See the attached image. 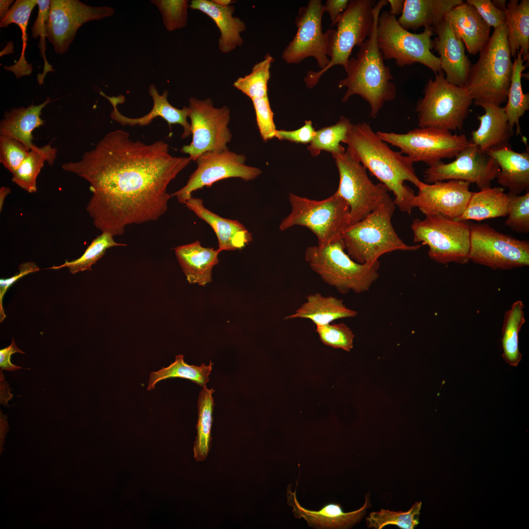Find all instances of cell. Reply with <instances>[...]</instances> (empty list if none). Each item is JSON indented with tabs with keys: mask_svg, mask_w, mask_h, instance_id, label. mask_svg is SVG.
Masks as SVG:
<instances>
[{
	"mask_svg": "<svg viewBox=\"0 0 529 529\" xmlns=\"http://www.w3.org/2000/svg\"><path fill=\"white\" fill-rule=\"evenodd\" d=\"M289 201L291 211L281 222V231L295 226L306 227L315 235L319 246L342 239L343 231L349 224L350 209L347 202L336 192L321 200L289 192Z\"/></svg>",
	"mask_w": 529,
	"mask_h": 529,
	"instance_id": "52a82bcc",
	"label": "cell"
},
{
	"mask_svg": "<svg viewBox=\"0 0 529 529\" xmlns=\"http://www.w3.org/2000/svg\"><path fill=\"white\" fill-rule=\"evenodd\" d=\"M214 392L212 388L208 389L204 386L199 395L197 436L193 449L194 457L198 460H204L209 451L214 405L212 397Z\"/></svg>",
	"mask_w": 529,
	"mask_h": 529,
	"instance_id": "ab89813d",
	"label": "cell"
},
{
	"mask_svg": "<svg viewBox=\"0 0 529 529\" xmlns=\"http://www.w3.org/2000/svg\"><path fill=\"white\" fill-rule=\"evenodd\" d=\"M421 503H415L406 511H394L381 509L371 512L366 518L367 526L382 529L388 525H394L402 529H413L419 524Z\"/></svg>",
	"mask_w": 529,
	"mask_h": 529,
	"instance_id": "ee69618b",
	"label": "cell"
},
{
	"mask_svg": "<svg viewBox=\"0 0 529 529\" xmlns=\"http://www.w3.org/2000/svg\"><path fill=\"white\" fill-rule=\"evenodd\" d=\"M38 12L36 20L31 28L32 37L36 39L40 37L39 48L42 57L44 60V71L41 74H38L37 80L39 85H42L46 74L54 70L48 62L45 54L46 49V39L47 38V24L48 19L50 11V0H37Z\"/></svg>",
	"mask_w": 529,
	"mask_h": 529,
	"instance_id": "bcb514c9",
	"label": "cell"
},
{
	"mask_svg": "<svg viewBox=\"0 0 529 529\" xmlns=\"http://www.w3.org/2000/svg\"><path fill=\"white\" fill-rule=\"evenodd\" d=\"M315 330L321 341L326 345L347 352L353 347L355 336L351 329L343 323L316 326Z\"/></svg>",
	"mask_w": 529,
	"mask_h": 529,
	"instance_id": "f6af8a7d",
	"label": "cell"
},
{
	"mask_svg": "<svg viewBox=\"0 0 529 529\" xmlns=\"http://www.w3.org/2000/svg\"><path fill=\"white\" fill-rule=\"evenodd\" d=\"M185 204L213 229L217 238L220 252L241 249L252 240V234L242 224L212 212L205 208L201 198L192 196Z\"/></svg>",
	"mask_w": 529,
	"mask_h": 529,
	"instance_id": "d4e9b609",
	"label": "cell"
},
{
	"mask_svg": "<svg viewBox=\"0 0 529 529\" xmlns=\"http://www.w3.org/2000/svg\"><path fill=\"white\" fill-rule=\"evenodd\" d=\"M29 150L19 141L0 135V163L12 174L20 167Z\"/></svg>",
	"mask_w": 529,
	"mask_h": 529,
	"instance_id": "681fc988",
	"label": "cell"
},
{
	"mask_svg": "<svg viewBox=\"0 0 529 529\" xmlns=\"http://www.w3.org/2000/svg\"><path fill=\"white\" fill-rule=\"evenodd\" d=\"M189 7L204 13L216 24L220 31L218 47L223 53H228L242 45L243 40L240 33L246 30L245 23L233 16L235 7L231 4L222 7L212 0H192Z\"/></svg>",
	"mask_w": 529,
	"mask_h": 529,
	"instance_id": "4316f807",
	"label": "cell"
},
{
	"mask_svg": "<svg viewBox=\"0 0 529 529\" xmlns=\"http://www.w3.org/2000/svg\"><path fill=\"white\" fill-rule=\"evenodd\" d=\"M188 107L192 141L181 148V152L196 161L204 153L228 150L227 144L232 137L228 128L230 112L228 107H215L210 98L192 97Z\"/></svg>",
	"mask_w": 529,
	"mask_h": 529,
	"instance_id": "5bb4252c",
	"label": "cell"
},
{
	"mask_svg": "<svg viewBox=\"0 0 529 529\" xmlns=\"http://www.w3.org/2000/svg\"><path fill=\"white\" fill-rule=\"evenodd\" d=\"M11 192V189L7 187L2 186L0 188V211H1L4 201L7 195Z\"/></svg>",
	"mask_w": 529,
	"mask_h": 529,
	"instance_id": "91938a15",
	"label": "cell"
},
{
	"mask_svg": "<svg viewBox=\"0 0 529 529\" xmlns=\"http://www.w3.org/2000/svg\"><path fill=\"white\" fill-rule=\"evenodd\" d=\"M349 119L341 116L335 124L322 128L316 131L315 136L308 146V149L313 156H317L322 151L331 152L332 154L345 151L341 143H344L351 125Z\"/></svg>",
	"mask_w": 529,
	"mask_h": 529,
	"instance_id": "60d3db41",
	"label": "cell"
},
{
	"mask_svg": "<svg viewBox=\"0 0 529 529\" xmlns=\"http://www.w3.org/2000/svg\"><path fill=\"white\" fill-rule=\"evenodd\" d=\"M506 28L511 57L521 52L524 61L529 60V0H510L505 10Z\"/></svg>",
	"mask_w": 529,
	"mask_h": 529,
	"instance_id": "836d02e7",
	"label": "cell"
},
{
	"mask_svg": "<svg viewBox=\"0 0 529 529\" xmlns=\"http://www.w3.org/2000/svg\"><path fill=\"white\" fill-rule=\"evenodd\" d=\"M324 12V4L320 0H310L306 6L298 9L295 21L297 32L282 54L286 63L299 64L312 57L315 59L320 70L329 64L327 35L322 32Z\"/></svg>",
	"mask_w": 529,
	"mask_h": 529,
	"instance_id": "e0dca14e",
	"label": "cell"
},
{
	"mask_svg": "<svg viewBox=\"0 0 529 529\" xmlns=\"http://www.w3.org/2000/svg\"><path fill=\"white\" fill-rule=\"evenodd\" d=\"M390 9L389 13L394 16L401 14L405 3V0H387Z\"/></svg>",
	"mask_w": 529,
	"mask_h": 529,
	"instance_id": "6f0895ef",
	"label": "cell"
},
{
	"mask_svg": "<svg viewBox=\"0 0 529 529\" xmlns=\"http://www.w3.org/2000/svg\"><path fill=\"white\" fill-rule=\"evenodd\" d=\"M341 240L324 246L307 247L305 259L313 271L342 294L368 291L378 279L379 261L360 264L345 252Z\"/></svg>",
	"mask_w": 529,
	"mask_h": 529,
	"instance_id": "8992f818",
	"label": "cell"
},
{
	"mask_svg": "<svg viewBox=\"0 0 529 529\" xmlns=\"http://www.w3.org/2000/svg\"><path fill=\"white\" fill-rule=\"evenodd\" d=\"M411 228L413 241L429 247L428 255L441 264H464L469 261L470 224L438 214L415 219Z\"/></svg>",
	"mask_w": 529,
	"mask_h": 529,
	"instance_id": "8fae6325",
	"label": "cell"
},
{
	"mask_svg": "<svg viewBox=\"0 0 529 529\" xmlns=\"http://www.w3.org/2000/svg\"><path fill=\"white\" fill-rule=\"evenodd\" d=\"M387 0H380L374 5L373 26L370 36L360 47L356 57H350L345 70L347 76L338 81L339 88L347 90L341 100L347 102L353 95H358L369 104L370 117H377L385 102L393 100L397 94L390 68L384 62L377 40V27L382 9Z\"/></svg>",
	"mask_w": 529,
	"mask_h": 529,
	"instance_id": "3957f363",
	"label": "cell"
},
{
	"mask_svg": "<svg viewBox=\"0 0 529 529\" xmlns=\"http://www.w3.org/2000/svg\"><path fill=\"white\" fill-rule=\"evenodd\" d=\"M114 13L112 7L91 6L78 0H51L47 24V39L57 53H64L83 24Z\"/></svg>",
	"mask_w": 529,
	"mask_h": 529,
	"instance_id": "d6986e66",
	"label": "cell"
},
{
	"mask_svg": "<svg viewBox=\"0 0 529 529\" xmlns=\"http://www.w3.org/2000/svg\"><path fill=\"white\" fill-rule=\"evenodd\" d=\"M357 314V311L347 308L341 299L331 296H324L316 292L309 295L306 301L294 313L285 319H308L316 326L330 324L337 319L354 317Z\"/></svg>",
	"mask_w": 529,
	"mask_h": 529,
	"instance_id": "1f68e13d",
	"label": "cell"
},
{
	"mask_svg": "<svg viewBox=\"0 0 529 529\" xmlns=\"http://www.w3.org/2000/svg\"><path fill=\"white\" fill-rule=\"evenodd\" d=\"M17 352L22 354L25 353L17 346L14 338H12L11 344L0 350V367L1 370L15 371L22 368L12 364L10 361L11 355Z\"/></svg>",
	"mask_w": 529,
	"mask_h": 529,
	"instance_id": "9f6ffc18",
	"label": "cell"
},
{
	"mask_svg": "<svg viewBox=\"0 0 529 529\" xmlns=\"http://www.w3.org/2000/svg\"><path fill=\"white\" fill-rule=\"evenodd\" d=\"M455 158L449 163L441 161L429 166L424 171V183L459 180L475 183L480 190L490 187L499 174L496 161L471 142Z\"/></svg>",
	"mask_w": 529,
	"mask_h": 529,
	"instance_id": "ac0fdd59",
	"label": "cell"
},
{
	"mask_svg": "<svg viewBox=\"0 0 529 529\" xmlns=\"http://www.w3.org/2000/svg\"><path fill=\"white\" fill-rule=\"evenodd\" d=\"M521 52H517L513 62V70L507 96V103L504 107L508 123L511 128L516 127L517 134H521L519 120L529 109V94L523 93L521 78L526 66L524 64Z\"/></svg>",
	"mask_w": 529,
	"mask_h": 529,
	"instance_id": "74e56055",
	"label": "cell"
},
{
	"mask_svg": "<svg viewBox=\"0 0 529 529\" xmlns=\"http://www.w3.org/2000/svg\"><path fill=\"white\" fill-rule=\"evenodd\" d=\"M57 149L49 143L42 146L35 144L30 149L20 167L12 174V182L24 191H37L36 179L45 162L53 165Z\"/></svg>",
	"mask_w": 529,
	"mask_h": 529,
	"instance_id": "e575fe53",
	"label": "cell"
},
{
	"mask_svg": "<svg viewBox=\"0 0 529 529\" xmlns=\"http://www.w3.org/2000/svg\"><path fill=\"white\" fill-rule=\"evenodd\" d=\"M492 4L498 9L505 11L508 2L506 0H493Z\"/></svg>",
	"mask_w": 529,
	"mask_h": 529,
	"instance_id": "94428289",
	"label": "cell"
},
{
	"mask_svg": "<svg viewBox=\"0 0 529 529\" xmlns=\"http://www.w3.org/2000/svg\"><path fill=\"white\" fill-rule=\"evenodd\" d=\"M213 365L212 361L208 365H189L184 361L183 355H177L169 365L150 373L147 390L154 389L156 384L162 380L173 378L188 379L202 387L206 386Z\"/></svg>",
	"mask_w": 529,
	"mask_h": 529,
	"instance_id": "f35d334b",
	"label": "cell"
},
{
	"mask_svg": "<svg viewBox=\"0 0 529 529\" xmlns=\"http://www.w3.org/2000/svg\"><path fill=\"white\" fill-rule=\"evenodd\" d=\"M462 0H405L404 9L397 20L405 29L416 31L421 27L433 28Z\"/></svg>",
	"mask_w": 529,
	"mask_h": 529,
	"instance_id": "f546056e",
	"label": "cell"
},
{
	"mask_svg": "<svg viewBox=\"0 0 529 529\" xmlns=\"http://www.w3.org/2000/svg\"><path fill=\"white\" fill-rule=\"evenodd\" d=\"M177 261L190 284L204 286L212 280L213 267L218 263V249L202 246L199 241L173 248Z\"/></svg>",
	"mask_w": 529,
	"mask_h": 529,
	"instance_id": "f1b7e54d",
	"label": "cell"
},
{
	"mask_svg": "<svg viewBox=\"0 0 529 529\" xmlns=\"http://www.w3.org/2000/svg\"><path fill=\"white\" fill-rule=\"evenodd\" d=\"M376 132L383 141L398 147L413 163L422 162L428 166L444 158L456 157L470 143L464 135L432 127H419L404 134Z\"/></svg>",
	"mask_w": 529,
	"mask_h": 529,
	"instance_id": "4fadbf2b",
	"label": "cell"
},
{
	"mask_svg": "<svg viewBox=\"0 0 529 529\" xmlns=\"http://www.w3.org/2000/svg\"><path fill=\"white\" fill-rule=\"evenodd\" d=\"M344 143L364 167L393 192V202L400 211L410 214L415 194L405 182L418 189L423 183L410 159L391 149L365 122L352 123Z\"/></svg>",
	"mask_w": 529,
	"mask_h": 529,
	"instance_id": "7a4b0ae2",
	"label": "cell"
},
{
	"mask_svg": "<svg viewBox=\"0 0 529 529\" xmlns=\"http://www.w3.org/2000/svg\"><path fill=\"white\" fill-rule=\"evenodd\" d=\"M348 0H327L324 5L325 12L328 13L331 26L337 24L340 16L348 7Z\"/></svg>",
	"mask_w": 529,
	"mask_h": 529,
	"instance_id": "11a10c76",
	"label": "cell"
},
{
	"mask_svg": "<svg viewBox=\"0 0 529 529\" xmlns=\"http://www.w3.org/2000/svg\"><path fill=\"white\" fill-rule=\"evenodd\" d=\"M337 165L339 182L336 192L349 207V224L356 223L392 200L387 188L374 184L367 169L347 147L345 151L332 154Z\"/></svg>",
	"mask_w": 529,
	"mask_h": 529,
	"instance_id": "7c38bea8",
	"label": "cell"
},
{
	"mask_svg": "<svg viewBox=\"0 0 529 529\" xmlns=\"http://www.w3.org/2000/svg\"><path fill=\"white\" fill-rule=\"evenodd\" d=\"M160 10L163 23L168 31L182 28L187 24L189 1L186 0H151Z\"/></svg>",
	"mask_w": 529,
	"mask_h": 529,
	"instance_id": "7dc6e473",
	"label": "cell"
},
{
	"mask_svg": "<svg viewBox=\"0 0 529 529\" xmlns=\"http://www.w3.org/2000/svg\"><path fill=\"white\" fill-rule=\"evenodd\" d=\"M244 155L229 149L203 153L196 160L197 168L192 173L186 184L171 194L178 201L185 204L192 197V192L204 187H211L214 183L228 178H240L245 181L254 180L262 171L260 168L245 164Z\"/></svg>",
	"mask_w": 529,
	"mask_h": 529,
	"instance_id": "2e32d148",
	"label": "cell"
},
{
	"mask_svg": "<svg viewBox=\"0 0 529 529\" xmlns=\"http://www.w3.org/2000/svg\"><path fill=\"white\" fill-rule=\"evenodd\" d=\"M274 59L269 53L264 60L256 63L248 74L239 77L234 83L235 88L251 99L267 96V84L270 78V69Z\"/></svg>",
	"mask_w": 529,
	"mask_h": 529,
	"instance_id": "7bdbcfd3",
	"label": "cell"
},
{
	"mask_svg": "<svg viewBox=\"0 0 529 529\" xmlns=\"http://www.w3.org/2000/svg\"><path fill=\"white\" fill-rule=\"evenodd\" d=\"M126 245V244L116 242L114 239V236L110 233L101 232L100 235L92 240L80 257L72 261L66 260L62 264L53 266L48 269H59L66 267L69 268L70 272L73 274L85 270L91 271L92 266L102 257L108 249Z\"/></svg>",
	"mask_w": 529,
	"mask_h": 529,
	"instance_id": "b9f144b4",
	"label": "cell"
},
{
	"mask_svg": "<svg viewBox=\"0 0 529 529\" xmlns=\"http://www.w3.org/2000/svg\"><path fill=\"white\" fill-rule=\"evenodd\" d=\"M13 0H0V18H3L8 12L9 7Z\"/></svg>",
	"mask_w": 529,
	"mask_h": 529,
	"instance_id": "680465c9",
	"label": "cell"
},
{
	"mask_svg": "<svg viewBox=\"0 0 529 529\" xmlns=\"http://www.w3.org/2000/svg\"><path fill=\"white\" fill-rule=\"evenodd\" d=\"M191 161L171 155L163 141L147 144L116 130L62 168L88 182L92 195L86 210L97 229L115 236L129 225L159 219L171 197L168 184Z\"/></svg>",
	"mask_w": 529,
	"mask_h": 529,
	"instance_id": "6da1fadb",
	"label": "cell"
},
{
	"mask_svg": "<svg viewBox=\"0 0 529 529\" xmlns=\"http://www.w3.org/2000/svg\"><path fill=\"white\" fill-rule=\"evenodd\" d=\"M19 272L14 276L7 279H0V321L2 322L6 315L4 313L2 306V299L3 296L9 288L13 284L20 278L29 273L36 272L40 270L39 267L36 264L35 262H28L21 264L19 267Z\"/></svg>",
	"mask_w": 529,
	"mask_h": 529,
	"instance_id": "db71d44e",
	"label": "cell"
},
{
	"mask_svg": "<svg viewBox=\"0 0 529 529\" xmlns=\"http://www.w3.org/2000/svg\"><path fill=\"white\" fill-rule=\"evenodd\" d=\"M296 488L294 492L291 489V484L287 489L288 504L292 507V512L295 517L303 518L309 527L316 529H346L359 523L365 514L369 506L368 496L365 497V503L359 509L353 511L345 512L341 505L337 503H327L318 510L306 509L299 504L296 496Z\"/></svg>",
	"mask_w": 529,
	"mask_h": 529,
	"instance_id": "603a6c76",
	"label": "cell"
},
{
	"mask_svg": "<svg viewBox=\"0 0 529 529\" xmlns=\"http://www.w3.org/2000/svg\"><path fill=\"white\" fill-rule=\"evenodd\" d=\"M393 200L382 205L363 219L348 225L342 240L347 254L360 264H374L383 255L395 251H415L421 244L409 245L398 236L391 223Z\"/></svg>",
	"mask_w": 529,
	"mask_h": 529,
	"instance_id": "5b68a950",
	"label": "cell"
},
{
	"mask_svg": "<svg viewBox=\"0 0 529 529\" xmlns=\"http://www.w3.org/2000/svg\"><path fill=\"white\" fill-rule=\"evenodd\" d=\"M525 305L520 300L513 302L505 313L502 328L503 358L512 366H517L522 359L519 349V334L526 322Z\"/></svg>",
	"mask_w": 529,
	"mask_h": 529,
	"instance_id": "d590c367",
	"label": "cell"
},
{
	"mask_svg": "<svg viewBox=\"0 0 529 529\" xmlns=\"http://www.w3.org/2000/svg\"><path fill=\"white\" fill-rule=\"evenodd\" d=\"M375 0H351L340 16L336 29L326 32V53L330 57L329 64L317 72L310 71L304 77L307 87L311 89L321 76L331 67L342 66L345 70L355 46L361 47L368 38L373 26V9Z\"/></svg>",
	"mask_w": 529,
	"mask_h": 529,
	"instance_id": "ba28073f",
	"label": "cell"
},
{
	"mask_svg": "<svg viewBox=\"0 0 529 529\" xmlns=\"http://www.w3.org/2000/svg\"><path fill=\"white\" fill-rule=\"evenodd\" d=\"M215 4L222 7H226L235 2L232 0H212Z\"/></svg>",
	"mask_w": 529,
	"mask_h": 529,
	"instance_id": "6125c7cd",
	"label": "cell"
},
{
	"mask_svg": "<svg viewBox=\"0 0 529 529\" xmlns=\"http://www.w3.org/2000/svg\"><path fill=\"white\" fill-rule=\"evenodd\" d=\"M316 131L311 120H306L303 126L294 130H277L275 138L280 140H287L300 144L310 143L313 139Z\"/></svg>",
	"mask_w": 529,
	"mask_h": 529,
	"instance_id": "f5cc1de1",
	"label": "cell"
},
{
	"mask_svg": "<svg viewBox=\"0 0 529 529\" xmlns=\"http://www.w3.org/2000/svg\"><path fill=\"white\" fill-rule=\"evenodd\" d=\"M148 93L153 99V107L146 115L136 118L127 117L119 111L118 105L125 101V97L123 95L110 96L101 91L100 94L107 98L113 107L110 114L111 119L122 125L145 126L149 124L154 118L161 117L170 127L172 124L181 125L183 128L182 138L192 135L191 124L187 120L189 114L188 107L184 106L182 109H178L173 106L168 100V91L165 90L162 95H160L153 84L149 86Z\"/></svg>",
	"mask_w": 529,
	"mask_h": 529,
	"instance_id": "7402d4cb",
	"label": "cell"
},
{
	"mask_svg": "<svg viewBox=\"0 0 529 529\" xmlns=\"http://www.w3.org/2000/svg\"><path fill=\"white\" fill-rule=\"evenodd\" d=\"M51 102L48 97L39 105L31 104L5 112L0 122V135L15 139L30 149L35 145L32 133L45 123L41 117L42 111Z\"/></svg>",
	"mask_w": 529,
	"mask_h": 529,
	"instance_id": "4dcf8cb0",
	"label": "cell"
},
{
	"mask_svg": "<svg viewBox=\"0 0 529 529\" xmlns=\"http://www.w3.org/2000/svg\"><path fill=\"white\" fill-rule=\"evenodd\" d=\"M481 107L485 113L478 117L480 125L477 129L472 132L470 142L485 153L509 146L513 129L508 123L504 107L492 104H484Z\"/></svg>",
	"mask_w": 529,
	"mask_h": 529,
	"instance_id": "484cf974",
	"label": "cell"
},
{
	"mask_svg": "<svg viewBox=\"0 0 529 529\" xmlns=\"http://www.w3.org/2000/svg\"><path fill=\"white\" fill-rule=\"evenodd\" d=\"M502 187H489L473 192L467 206L457 220H483L507 216L510 204V193Z\"/></svg>",
	"mask_w": 529,
	"mask_h": 529,
	"instance_id": "d6a6232c",
	"label": "cell"
},
{
	"mask_svg": "<svg viewBox=\"0 0 529 529\" xmlns=\"http://www.w3.org/2000/svg\"><path fill=\"white\" fill-rule=\"evenodd\" d=\"M434 34L432 27H424L420 33H413L404 29L396 17L388 11L380 13L377 27V44L384 59H393L401 67L419 63L434 74L440 71V60L431 50Z\"/></svg>",
	"mask_w": 529,
	"mask_h": 529,
	"instance_id": "30bf717a",
	"label": "cell"
},
{
	"mask_svg": "<svg viewBox=\"0 0 529 529\" xmlns=\"http://www.w3.org/2000/svg\"><path fill=\"white\" fill-rule=\"evenodd\" d=\"M506 225L512 230L522 233L529 232V192L522 195L512 193Z\"/></svg>",
	"mask_w": 529,
	"mask_h": 529,
	"instance_id": "c3c4849f",
	"label": "cell"
},
{
	"mask_svg": "<svg viewBox=\"0 0 529 529\" xmlns=\"http://www.w3.org/2000/svg\"><path fill=\"white\" fill-rule=\"evenodd\" d=\"M469 261L497 270L529 265V242L487 224H470Z\"/></svg>",
	"mask_w": 529,
	"mask_h": 529,
	"instance_id": "9a60e30c",
	"label": "cell"
},
{
	"mask_svg": "<svg viewBox=\"0 0 529 529\" xmlns=\"http://www.w3.org/2000/svg\"><path fill=\"white\" fill-rule=\"evenodd\" d=\"M475 7L483 20L494 29L506 24L505 11L497 9L490 0H467Z\"/></svg>",
	"mask_w": 529,
	"mask_h": 529,
	"instance_id": "816d5d0a",
	"label": "cell"
},
{
	"mask_svg": "<svg viewBox=\"0 0 529 529\" xmlns=\"http://www.w3.org/2000/svg\"><path fill=\"white\" fill-rule=\"evenodd\" d=\"M252 101L259 132L263 141L266 142L275 137L277 131L268 96L254 98Z\"/></svg>",
	"mask_w": 529,
	"mask_h": 529,
	"instance_id": "f907efd6",
	"label": "cell"
},
{
	"mask_svg": "<svg viewBox=\"0 0 529 529\" xmlns=\"http://www.w3.org/2000/svg\"><path fill=\"white\" fill-rule=\"evenodd\" d=\"M471 183L459 180L423 182L412 201V208H418L425 216L438 214L457 220L465 211L473 192Z\"/></svg>",
	"mask_w": 529,
	"mask_h": 529,
	"instance_id": "ffe728a7",
	"label": "cell"
},
{
	"mask_svg": "<svg viewBox=\"0 0 529 529\" xmlns=\"http://www.w3.org/2000/svg\"><path fill=\"white\" fill-rule=\"evenodd\" d=\"M430 79L419 99L415 110L419 127H432L448 131L461 130L468 116L473 100L465 87L446 81L441 70Z\"/></svg>",
	"mask_w": 529,
	"mask_h": 529,
	"instance_id": "9c48e42d",
	"label": "cell"
},
{
	"mask_svg": "<svg viewBox=\"0 0 529 529\" xmlns=\"http://www.w3.org/2000/svg\"><path fill=\"white\" fill-rule=\"evenodd\" d=\"M497 163L500 171L497 179L502 188L519 194L529 188V150H513L510 146L497 148L487 153Z\"/></svg>",
	"mask_w": 529,
	"mask_h": 529,
	"instance_id": "83f0119b",
	"label": "cell"
},
{
	"mask_svg": "<svg viewBox=\"0 0 529 529\" xmlns=\"http://www.w3.org/2000/svg\"><path fill=\"white\" fill-rule=\"evenodd\" d=\"M436 38L433 40V49L438 52L441 70L449 83L464 87L471 64L465 54L462 41L454 33L445 20L433 28Z\"/></svg>",
	"mask_w": 529,
	"mask_h": 529,
	"instance_id": "44dd1931",
	"label": "cell"
},
{
	"mask_svg": "<svg viewBox=\"0 0 529 529\" xmlns=\"http://www.w3.org/2000/svg\"><path fill=\"white\" fill-rule=\"evenodd\" d=\"M37 4V0H17L7 14L0 19V27L6 28L10 24H15L22 31V50L20 57L16 63L4 69L13 72L17 78L28 75L32 72V66L25 59V51L28 40L27 27L31 12Z\"/></svg>",
	"mask_w": 529,
	"mask_h": 529,
	"instance_id": "8d00e7d4",
	"label": "cell"
},
{
	"mask_svg": "<svg viewBox=\"0 0 529 529\" xmlns=\"http://www.w3.org/2000/svg\"><path fill=\"white\" fill-rule=\"evenodd\" d=\"M445 20L471 54L480 52L489 40L490 27L475 7L467 2L454 7L446 14Z\"/></svg>",
	"mask_w": 529,
	"mask_h": 529,
	"instance_id": "cb8c5ba5",
	"label": "cell"
},
{
	"mask_svg": "<svg viewBox=\"0 0 529 529\" xmlns=\"http://www.w3.org/2000/svg\"><path fill=\"white\" fill-rule=\"evenodd\" d=\"M513 70L506 26L494 29L471 65L465 86L474 104L501 106L507 101Z\"/></svg>",
	"mask_w": 529,
	"mask_h": 529,
	"instance_id": "277c9868",
	"label": "cell"
}]
</instances>
